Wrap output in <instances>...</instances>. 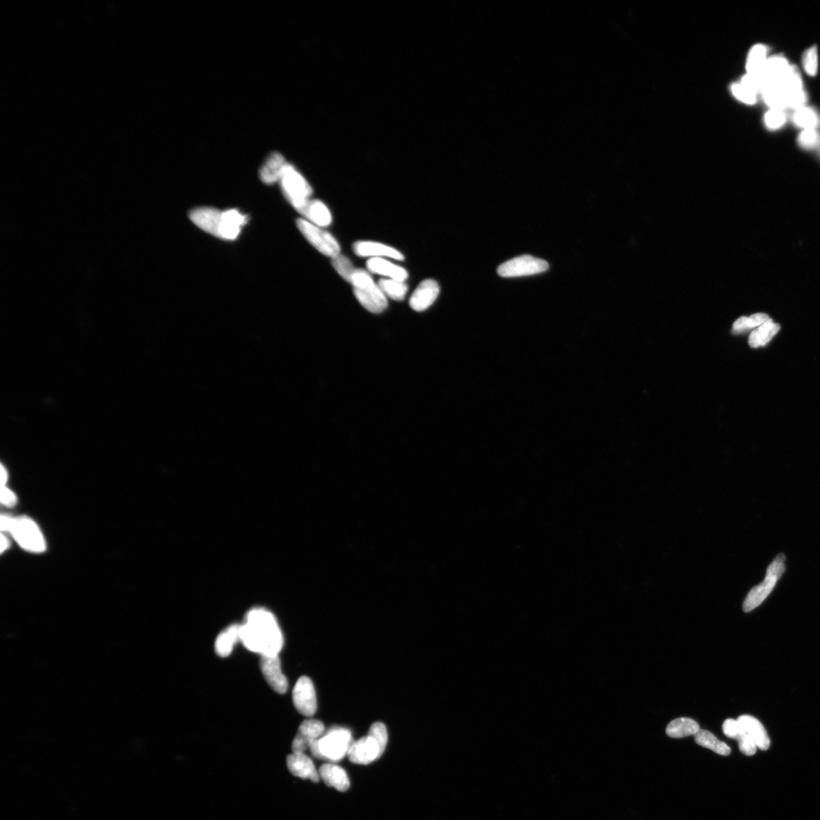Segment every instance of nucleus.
<instances>
[{
  "mask_svg": "<svg viewBox=\"0 0 820 820\" xmlns=\"http://www.w3.org/2000/svg\"><path fill=\"white\" fill-rule=\"evenodd\" d=\"M240 641L248 650L262 655H278L283 637L274 615L264 608L249 611L240 625Z\"/></svg>",
  "mask_w": 820,
  "mask_h": 820,
  "instance_id": "f257e3e1",
  "label": "nucleus"
},
{
  "mask_svg": "<svg viewBox=\"0 0 820 820\" xmlns=\"http://www.w3.org/2000/svg\"><path fill=\"white\" fill-rule=\"evenodd\" d=\"M189 218L205 232L228 240H235L247 221V218L237 210L221 212L208 207L194 209Z\"/></svg>",
  "mask_w": 820,
  "mask_h": 820,
  "instance_id": "f03ea898",
  "label": "nucleus"
},
{
  "mask_svg": "<svg viewBox=\"0 0 820 820\" xmlns=\"http://www.w3.org/2000/svg\"><path fill=\"white\" fill-rule=\"evenodd\" d=\"M353 743L351 732L347 728H333L311 744V754L319 759L340 761Z\"/></svg>",
  "mask_w": 820,
  "mask_h": 820,
  "instance_id": "7ed1b4c3",
  "label": "nucleus"
},
{
  "mask_svg": "<svg viewBox=\"0 0 820 820\" xmlns=\"http://www.w3.org/2000/svg\"><path fill=\"white\" fill-rule=\"evenodd\" d=\"M351 283L358 301L365 309L375 313V314L381 313L387 309V296L368 272L356 269L353 276Z\"/></svg>",
  "mask_w": 820,
  "mask_h": 820,
  "instance_id": "20e7f679",
  "label": "nucleus"
},
{
  "mask_svg": "<svg viewBox=\"0 0 820 820\" xmlns=\"http://www.w3.org/2000/svg\"><path fill=\"white\" fill-rule=\"evenodd\" d=\"M786 555L782 553L775 557L774 561L767 569L766 576L763 582L752 588L748 594L746 599H745L743 604L744 613H750V611L761 605L763 602L772 593L778 580L783 575L786 570Z\"/></svg>",
  "mask_w": 820,
  "mask_h": 820,
  "instance_id": "39448f33",
  "label": "nucleus"
},
{
  "mask_svg": "<svg viewBox=\"0 0 820 820\" xmlns=\"http://www.w3.org/2000/svg\"><path fill=\"white\" fill-rule=\"evenodd\" d=\"M19 546L30 553H41L47 548L45 539L35 522L28 517L13 518L10 532Z\"/></svg>",
  "mask_w": 820,
  "mask_h": 820,
  "instance_id": "423d86ee",
  "label": "nucleus"
},
{
  "mask_svg": "<svg viewBox=\"0 0 820 820\" xmlns=\"http://www.w3.org/2000/svg\"><path fill=\"white\" fill-rule=\"evenodd\" d=\"M549 265L545 260L531 256H521L508 260L498 268L502 278H518L546 272Z\"/></svg>",
  "mask_w": 820,
  "mask_h": 820,
  "instance_id": "0eeeda50",
  "label": "nucleus"
},
{
  "mask_svg": "<svg viewBox=\"0 0 820 820\" xmlns=\"http://www.w3.org/2000/svg\"><path fill=\"white\" fill-rule=\"evenodd\" d=\"M297 227L307 240L322 254L332 258L340 255V245L335 238L320 227L305 219L297 221Z\"/></svg>",
  "mask_w": 820,
  "mask_h": 820,
  "instance_id": "6e6552de",
  "label": "nucleus"
},
{
  "mask_svg": "<svg viewBox=\"0 0 820 820\" xmlns=\"http://www.w3.org/2000/svg\"><path fill=\"white\" fill-rule=\"evenodd\" d=\"M280 181L283 193L292 205L309 199L311 196L312 189L310 185L297 172L291 164L286 163Z\"/></svg>",
  "mask_w": 820,
  "mask_h": 820,
  "instance_id": "1a4fd4ad",
  "label": "nucleus"
},
{
  "mask_svg": "<svg viewBox=\"0 0 820 820\" xmlns=\"http://www.w3.org/2000/svg\"><path fill=\"white\" fill-rule=\"evenodd\" d=\"M293 701L298 712L305 717H313L317 710L316 693L311 680L301 677L294 686Z\"/></svg>",
  "mask_w": 820,
  "mask_h": 820,
  "instance_id": "9d476101",
  "label": "nucleus"
},
{
  "mask_svg": "<svg viewBox=\"0 0 820 820\" xmlns=\"http://www.w3.org/2000/svg\"><path fill=\"white\" fill-rule=\"evenodd\" d=\"M260 668L270 687L279 695L287 693L289 684L283 674L278 655H262Z\"/></svg>",
  "mask_w": 820,
  "mask_h": 820,
  "instance_id": "9b49d317",
  "label": "nucleus"
},
{
  "mask_svg": "<svg viewBox=\"0 0 820 820\" xmlns=\"http://www.w3.org/2000/svg\"><path fill=\"white\" fill-rule=\"evenodd\" d=\"M347 756L349 761L359 765H368L382 755L377 742L367 735L353 741L350 746Z\"/></svg>",
  "mask_w": 820,
  "mask_h": 820,
  "instance_id": "f8f14e48",
  "label": "nucleus"
},
{
  "mask_svg": "<svg viewBox=\"0 0 820 820\" xmlns=\"http://www.w3.org/2000/svg\"><path fill=\"white\" fill-rule=\"evenodd\" d=\"M293 206L313 225L320 227L331 225V214L327 207L320 201L309 198L295 203Z\"/></svg>",
  "mask_w": 820,
  "mask_h": 820,
  "instance_id": "ddd939ff",
  "label": "nucleus"
},
{
  "mask_svg": "<svg viewBox=\"0 0 820 820\" xmlns=\"http://www.w3.org/2000/svg\"><path fill=\"white\" fill-rule=\"evenodd\" d=\"M440 293L438 283L434 280L422 281L409 300L410 307L416 311L429 309L436 300Z\"/></svg>",
  "mask_w": 820,
  "mask_h": 820,
  "instance_id": "4468645a",
  "label": "nucleus"
},
{
  "mask_svg": "<svg viewBox=\"0 0 820 820\" xmlns=\"http://www.w3.org/2000/svg\"><path fill=\"white\" fill-rule=\"evenodd\" d=\"M353 251L357 256L361 257H386L400 260L404 258L402 253L391 246L371 241L356 243L353 245Z\"/></svg>",
  "mask_w": 820,
  "mask_h": 820,
  "instance_id": "2eb2a0df",
  "label": "nucleus"
},
{
  "mask_svg": "<svg viewBox=\"0 0 820 820\" xmlns=\"http://www.w3.org/2000/svg\"><path fill=\"white\" fill-rule=\"evenodd\" d=\"M288 769L295 777L318 782L319 773L312 760L305 754H293L287 759Z\"/></svg>",
  "mask_w": 820,
  "mask_h": 820,
  "instance_id": "dca6fc26",
  "label": "nucleus"
},
{
  "mask_svg": "<svg viewBox=\"0 0 820 820\" xmlns=\"http://www.w3.org/2000/svg\"><path fill=\"white\" fill-rule=\"evenodd\" d=\"M319 777L329 787L338 791L345 792L350 787V781L346 771L339 766L327 763L320 766Z\"/></svg>",
  "mask_w": 820,
  "mask_h": 820,
  "instance_id": "f3484780",
  "label": "nucleus"
},
{
  "mask_svg": "<svg viewBox=\"0 0 820 820\" xmlns=\"http://www.w3.org/2000/svg\"><path fill=\"white\" fill-rule=\"evenodd\" d=\"M737 720L740 722L745 732L752 737L758 748L762 750L769 749L770 739L761 722L748 715H741Z\"/></svg>",
  "mask_w": 820,
  "mask_h": 820,
  "instance_id": "a211bd4d",
  "label": "nucleus"
},
{
  "mask_svg": "<svg viewBox=\"0 0 820 820\" xmlns=\"http://www.w3.org/2000/svg\"><path fill=\"white\" fill-rule=\"evenodd\" d=\"M369 271L385 276L389 279L404 281L408 278V273L400 266L395 265L383 258H373L368 260Z\"/></svg>",
  "mask_w": 820,
  "mask_h": 820,
  "instance_id": "6ab92c4d",
  "label": "nucleus"
},
{
  "mask_svg": "<svg viewBox=\"0 0 820 820\" xmlns=\"http://www.w3.org/2000/svg\"><path fill=\"white\" fill-rule=\"evenodd\" d=\"M240 641V625L233 624L223 631L215 641V652L225 658L234 650V646Z\"/></svg>",
  "mask_w": 820,
  "mask_h": 820,
  "instance_id": "aec40b11",
  "label": "nucleus"
},
{
  "mask_svg": "<svg viewBox=\"0 0 820 820\" xmlns=\"http://www.w3.org/2000/svg\"><path fill=\"white\" fill-rule=\"evenodd\" d=\"M286 161L279 153H272L267 158L262 170H260V177L266 184H273L280 181L283 168L286 165Z\"/></svg>",
  "mask_w": 820,
  "mask_h": 820,
  "instance_id": "412c9836",
  "label": "nucleus"
},
{
  "mask_svg": "<svg viewBox=\"0 0 820 820\" xmlns=\"http://www.w3.org/2000/svg\"><path fill=\"white\" fill-rule=\"evenodd\" d=\"M780 330V325L774 323L770 318L766 322L760 325L752 331L749 337V345L752 348L765 346L769 342Z\"/></svg>",
  "mask_w": 820,
  "mask_h": 820,
  "instance_id": "4be33fe9",
  "label": "nucleus"
},
{
  "mask_svg": "<svg viewBox=\"0 0 820 820\" xmlns=\"http://www.w3.org/2000/svg\"><path fill=\"white\" fill-rule=\"evenodd\" d=\"M700 727L698 723L689 718L676 719L670 721L666 728V734L673 738H682L695 735Z\"/></svg>",
  "mask_w": 820,
  "mask_h": 820,
  "instance_id": "5701e85b",
  "label": "nucleus"
},
{
  "mask_svg": "<svg viewBox=\"0 0 820 820\" xmlns=\"http://www.w3.org/2000/svg\"><path fill=\"white\" fill-rule=\"evenodd\" d=\"M695 737L696 743L700 746L710 749L719 755L728 756L730 754V748L728 745L719 741L709 730L700 729Z\"/></svg>",
  "mask_w": 820,
  "mask_h": 820,
  "instance_id": "b1692460",
  "label": "nucleus"
},
{
  "mask_svg": "<svg viewBox=\"0 0 820 820\" xmlns=\"http://www.w3.org/2000/svg\"><path fill=\"white\" fill-rule=\"evenodd\" d=\"M767 61V48L763 44H757L751 49L748 56V74L761 77Z\"/></svg>",
  "mask_w": 820,
  "mask_h": 820,
  "instance_id": "393cba45",
  "label": "nucleus"
},
{
  "mask_svg": "<svg viewBox=\"0 0 820 820\" xmlns=\"http://www.w3.org/2000/svg\"><path fill=\"white\" fill-rule=\"evenodd\" d=\"M793 122L803 130H817L820 126V116L814 109L803 106L795 110Z\"/></svg>",
  "mask_w": 820,
  "mask_h": 820,
  "instance_id": "a878e982",
  "label": "nucleus"
},
{
  "mask_svg": "<svg viewBox=\"0 0 820 820\" xmlns=\"http://www.w3.org/2000/svg\"><path fill=\"white\" fill-rule=\"evenodd\" d=\"M378 285L385 295L389 296L392 300L397 301L404 300L408 287L404 281L382 279L379 280Z\"/></svg>",
  "mask_w": 820,
  "mask_h": 820,
  "instance_id": "bb28decb",
  "label": "nucleus"
},
{
  "mask_svg": "<svg viewBox=\"0 0 820 820\" xmlns=\"http://www.w3.org/2000/svg\"><path fill=\"white\" fill-rule=\"evenodd\" d=\"M324 732L325 726L322 721L316 719H307L302 722L298 733L303 736L311 746L313 742L322 737Z\"/></svg>",
  "mask_w": 820,
  "mask_h": 820,
  "instance_id": "cd10ccee",
  "label": "nucleus"
},
{
  "mask_svg": "<svg viewBox=\"0 0 820 820\" xmlns=\"http://www.w3.org/2000/svg\"><path fill=\"white\" fill-rule=\"evenodd\" d=\"M769 319L770 317L763 314V313H757V314L752 315L750 317H741L735 320L733 325L732 331L734 334L746 332L752 329V328L762 325Z\"/></svg>",
  "mask_w": 820,
  "mask_h": 820,
  "instance_id": "c85d7f7f",
  "label": "nucleus"
},
{
  "mask_svg": "<svg viewBox=\"0 0 820 820\" xmlns=\"http://www.w3.org/2000/svg\"><path fill=\"white\" fill-rule=\"evenodd\" d=\"M332 264L335 270L345 280L351 283L353 276L356 271L353 265L348 258L338 255L332 258Z\"/></svg>",
  "mask_w": 820,
  "mask_h": 820,
  "instance_id": "c756f323",
  "label": "nucleus"
},
{
  "mask_svg": "<svg viewBox=\"0 0 820 820\" xmlns=\"http://www.w3.org/2000/svg\"><path fill=\"white\" fill-rule=\"evenodd\" d=\"M786 118L784 110L770 109L765 115L764 122L768 129L775 131L784 125Z\"/></svg>",
  "mask_w": 820,
  "mask_h": 820,
  "instance_id": "7c9ffc66",
  "label": "nucleus"
},
{
  "mask_svg": "<svg viewBox=\"0 0 820 820\" xmlns=\"http://www.w3.org/2000/svg\"><path fill=\"white\" fill-rule=\"evenodd\" d=\"M368 735L377 742L380 751L383 755L387 741H389L386 726L382 722H375L371 726Z\"/></svg>",
  "mask_w": 820,
  "mask_h": 820,
  "instance_id": "2f4dec72",
  "label": "nucleus"
},
{
  "mask_svg": "<svg viewBox=\"0 0 820 820\" xmlns=\"http://www.w3.org/2000/svg\"><path fill=\"white\" fill-rule=\"evenodd\" d=\"M803 66L805 72L810 76H815L818 72V51L814 46L806 51L803 55Z\"/></svg>",
  "mask_w": 820,
  "mask_h": 820,
  "instance_id": "473e14b6",
  "label": "nucleus"
},
{
  "mask_svg": "<svg viewBox=\"0 0 820 820\" xmlns=\"http://www.w3.org/2000/svg\"><path fill=\"white\" fill-rule=\"evenodd\" d=\"M820 137L817 130H803L797 138V143L803 150L812 152Z\"/></svg>",
  "mask_w": 820,
  "mask_h": 820,
  "instance_id": "72a5a7b5",
  "label": "nucleus"
},
{
  "mask_svg": "<svg viewBox=\"0 0 820 820\" xmlns=\"http://www.w3.org/2000/svg\"><path fill=\"white\" fill-rule=\"evenodd\" d=\"M735 739L737 740L739 749L744 755L752 756L756 754L758 748L757 744L750 735L745 732L743 727L741 732L738 734Z\"/></svg>",
  "mask_w": 820,
  "mask_h": 820,
  "instance_id": "f704fd0d",
  "label": "nucleus"
},
{
  "mask_svg": "<svg viewBox=\"0 0 820 820\" xmlns=\"http://www.w3.org/2000/svg\"><path fill=\"white\" fill-rule=\"evenodd\" d=\"M732 91L735 98L743 103L755 104L757 102V94L741 83L733 85Z\"/></svg>",
  "mask_w": 820,
  "mask_h": 820,
  "instance_id": "c9c22d12",
  "label": "nucleus"
},
{
  "mask_svg": "<svg viewBox=\"0 0 820 820\" xmlns=\"http://www.w3.org/2000/svg\"><path fill=\"white\" fill-rule=\"evenodd\" d=\"M723 732L729 738L735 739L736 737L742 730V726L740 722L737 720L728 719L723 723L722 726Z\"/></svg>",
  "mask_w": 820,
  "mask_h": 820,
  "instance_id": "e433bc0d",
  "label": "nucleus"
},
{
  "mask_svg": "<svg viewBox=\"0 0 820 820\" xmlns=\"http://www.w3.org/2000/svg\"><path fill=\"white\" fill-rule=\"evenodd\" d=\"M1 503L6 506H14L17 504L18 498L16 494L8 487L1 486Z\"/></svg>",
  "mask_w": 820,
  "mask_h": 820,
  "instance_id": "4c0bfd02",
  "label": "nucleus"
},
{
  "mask_svg": "<svg viewBox=\"0 0 820 820\" xmlns=\"http://www.w3.org/2000/svg\"><path fill=\"white\" fill-rule=\"evenodd\" d=\"M310 748L309 743L304 739V737L298 733L293 741L292 750L294 754H304L305 751Z\"/></svg>",
  "mask_w": 820,
  "mask_h": 820,
  "instance_id": "58836bf2",
  "label": "nucleus"
},
{
  "mask_svg": "<svg viewBox=\"0 0 820 820\" xmlns=\"http://www.w3.org/2000/svg\"><path fill=\"white\" fill-rule=\"evenodd\" d=\"M13 518L7 515L1 516V531L3 532H10L12 526Z\"/></svg>",
  "mask_w": 820,
  "mask_h": 820,
  "instance_id": "ea45409f",
  "label": "nucleus"
},
{
  "mask_svg": "<svg viewBox=\"0 0 820 820\" xmlns=\"http://www.w3.org/2000/svg\"><path fill=\"white\" fill-rule=\"evenodd\" d=\"M8 475H9L8 472H7L6 468L2 464L1 465V486H6L7 481H8Z\"/></svg>",
  "mask_w": 820,
  "mask_h": 820,
  "instance_id": "a19ab883",
  "label": "nucleus"
},
{
  "mask_svg": "<svg viewBox=\"0 0 820 820\" xmlns=\"http://www.w3.org/2000/svg\"><path fill=\"white\" fill-rule=\"evenodd\" d=\"M10 540L7 539L4 534L1 535V553H3L5 551L10 547Z\"/></svg>",
  "mask_w": 820,
  "mask_h": 820,
  "instance_id": "79ce46f5",
  "label": "nucleus"
},
{
  "mask_svg": "<svg viewBox=\"0 0 820 820\" xmlns=\"http://www.w3.org/2000/svg\"><path fill=\"white\" fill-rule=\"evenodd\" d=\"M812 152H816L818 158L820 159V137L815 147L812 149Z\"/></svg>",
  "mask_w": 820,
  "mask_h": 820,
  "instance_id": "37998d69",
  "label": "nucleus"
}]
</instances>
